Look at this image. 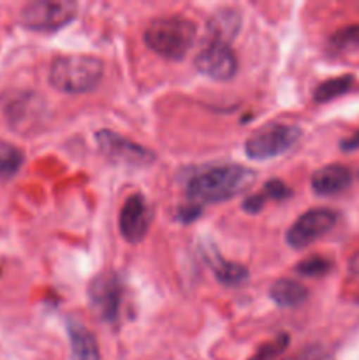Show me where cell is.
I'll list each match as a JSON object with an SVG mask.
<instances>
[{
  "mask_svg": "<svg viewBox=\"0 0 359 360\" xmlns=\"http://www.w3.org/2000/svg\"><path fill=\"white\" fill-rule=\"evenodd\" d=\"M25 160L23 151L14 144L0 141V181L14 178Z\"/></svg>",
  "mask_w": 359,
  "mask_h": 360,
  "instance_id": "2e32d148",
  "label": "cell"
},
{
  "mask_svg": "<svg viewBox=\"0 0 359 360\" xmlns=\"http://www.w3.org/2000/svg\"><path fill=\"white\" fill-rule=\"evenodd\" d=\"M287 343H289V338L284 334V336L277 338V340L271 341V343H266L264 347H260L259 352H257V354L250 360H271L273 357H277V355L287 347Z\"/></svg>",
  "mask_w": 359,
  "mask_h": 360,
  "instance_id": "ffe728a7",
  "label": "cell"
},
{
  "mask_svg": "<svg viewBox=\"0 0 359 360\" xmlns=\"http://www.w3.org/2000/svg\"><path fill=\"white\" fill-rule=\"evenodd\" d=\"M104 76V63L92 55H60L49 67V83L62 94L81 95L95 90Z\"/></svg>",
  "mask_w": 359,
  "mask_h": 360,
  "instance_id": "7a4b0ae2",
  "label": "cell"
},
{
  "mask_svg": "<svg viewBox=\"0 0 359 360\" xmlns=\"http://www.w3.org/2000/svg\"><path fill=\"white\" fill-rule=\"evenodd\" d=\"M196 25L183 16L155 18L144 30L148 48L165 60H182L192 49Z\"/></svg>",
  "mask_w": 359,
  "mask_h": 360,
  "instance_id": "3957f363",
  "label": "cell"
},
{
  "mask_svg": "<svg viewBox=\"0 0 359 360\" xmlns=\"http://www.w3.org/2000/svg\"><path fill=\"white\" fill-rule=\"evenodd\" d=\"M67 333L70 343V360H101L97 340L83 323L69 320Z\"/></svg>",
  "mask_w": 359,
  "mask_h": 360,
  "instance_id": "4fadbf2b",
  "label": "cell"
},
{
  "mask_svg": "<svg viewBox=\"0 0 359 360\" xmlns=\"http://www.w3.org/2000/svg\"><path fill=\"white\" fill-rule=\"evenodd\" d=\"M95 141L106 158L118 165H127V167H146L153 164L155 153L113 130H99L95 134Z\"/></svg>",
  "mask_w": 359,
  "mask_h": 360,
  "instance_id": "52a82bcc",
  "label": "cell"
},
{
  "mask_svg": "<svg viewBox=\"0 0 359 360\" xmlns=\"http://www.w3.org/2000/svg\"><path fill=\"white\" fill-rule=\"evenodd\" d=\"M256 179V172L243 165H220L194 174L187 183L192 204H213L239 195Z\"/></svg>",
  "mask_w": 359,
  "mask_h": 360,
  "instance_id": "6da1fadb",
  "label": "cell"
},
{
  "mask_svg": "<svg viewBox=\"0 0 359 360\" xmlns=\"http://www.w3.org/2000/svg\"><path fill=\"white\" fill-rule=\"evenodd\" d=\"M331 269V262L324 257H310V259L301 260L296 266V271L303 276H322Z\"/></svg>",
  "mask_w": 359,
  "mask_h": 360,
  "instance_id": "d6986e66",
  "label": "cell"
},
{
  "mask_svg": "<svg viewBox=\"0 0 359 360\" xmlns=\"http://www.w3.org/2000/svg\"><path fill=\"white\" fill-rule=\"evenodd\" d=\"M351 169L341 164H329L317 169L312 176V188L317 195H336L351 186Z\"/></svg>",
  "mask_w": 359,
  "mask_h": 360,
  "instance_id": "8fae6325",
  "label": "cell"
},
{
  "mask_svg": "<svg viewBox=\"0 0 359 360\" xmlns=\"http://www.w3.org/2000/svg\"><path fill=\"white\" fill-rule=\"evenodd\" d=\"M338 214L327 207H317L303 213L287 231V245L301 250L326 236L334 227Z\"/></svg>",
  "mask_w": 359,
  "mask_h": 360,
  "instance_id": "ba28073f",
  "label": "cell"
},
{
  "mask_svg": "<svg viewBox=\"0 0 359 360\" xmlns=\"http://www.w3.org/2000/svg\"><path fill=\"white\" fill-rule=\"evenodd\" d=\"M194 65L203 76L210 79L229 81L236 76L238 58L229 44L206 42L204 48L197 53Z\"/></svg>",
  "mask_w": 359,
  "mask_h": 360,
  "instance_id": "9c48e42d",
  "label": "cell"
},
{
  "mask_svg": "<svg viewBox=\"0 0 359 360\" xmlns=\"http://www.w3.org/2000/svg\"><path fill=\"white\" fill-rule=\"evenodd\" d=\"M241 25L239 13L234 9H222L215 13L206 23V42H218V44H229L236 37Z\"/></svg>",
  "mask_w": 359,
  "mask_h": 360,
  "instance_id": "5bb4252c",
  "label": "cell"
},
{
  "mask_svg": "<svg viewBox=\"0 0 359 360\" xmlns=\"http://www.w3.org/2000/svg\"><path fill=\"white\" fill-rule=\"evenodd\" d=\"M260 192L266 195V199H275V200L287 199V197L292 193L291 188H287L285 183L278 181V179H271V181H267L266 186H264Z\"/></svg>",
  "mask_w": 359,
  "mask_h": 360,
  "instance_id": "44dd1931",
  "label": "cell"
},
{
  "mask_svg": "<svg viewBox=\"0 0 359 360\" xmlns=\"http://www.w3.org/2000/svg\"><path fill=\"white\" fill-rule=\"evenodd\" d=\"M122 281L113 271L97 274L88 285V304L97 319L106 323H115L122 308Z\"/></svg>",
  "mask_w": 359,
  "mask_h": 360,
  "instance_id": "8992f818",
  "label": "cell"
},
{
  "mask_svg": "<svg viewBox=\"0 0 359 360\" xmlns=\"http://www.w3.org/2000/svg\"><path fill=\"white\" fill-rule=\"evenodd\" d=\"M270 297L280 308H296L308 297V290L292 280H277L270 288Z\"/></svg>",
  "mask_w": 359,
  "mask_h": 360,
  "instance_id": "9a60e30c",
  "label": "cell"
},
{
  "mask_svg": "<svg viewBox=\"0 0 359 360\" xmlns=\"http://www.w3.org/2000/svg\"><path fill=\"white\" fill-rule=\"evenodd\" d=\"M352 76H340V77H333V79H327L324 83H320L317 86L315 94H313V98L315 102H329L333 98L340 97L344 95L345 91L351 90L352 86Z\"/></svg>",
  "mask_w": 359,
  "mask_h": 360,
  "instance_id": "e0dca14e",
  "label": "cell"
},
{
  "mask_svg": "<svg viewBox=\"0 0 359 360\" xmlns=\"http://www.w3.org/2000/svg\"><path fill=\"white\" fill-rule=\"evenodd\" d=\"M201 252H203L204 260L211 267V271H213L215 276H217V280L220 283L229 285V287H236V285H241L248 278V271L245 267L225 260L210 241H204Z\"/></svg>",
  "mask_w": 359,
  "mask_h": 360,
  "instance_id": "7c38bea8",
  "label": "cell"
},
{
  "mask_svg": "<svg viewBox=\"0 0 359 360\" xmlns=\"http://www.w3.org/2000/svg\"><path fill=\"white\" fill-rule=\"evenodd\" d=\"M329 44L333 46L336 51H352V49L359 48V25H351L331 37Z\"/></svg>",
  "mask_w": 359,
  "mask_h": 360,
  "instance_id": "ac0fdd59",
  "label": "cell"
},
{
  "mask_svg": "<svg viewBox=\"0 0 359 360\" xmlns=\"http://www.w3.org/2000/svg\"><path fill=\"white\" fill-rule=\"evenodd\" d=\"M77 4L70 0H35L21 9V25L28 30L53 32L76 18Z\"/></svg>",
  "mask_w": 359,
  "mask_h": 360,
  "instance_id": "5b68a950",
  "label": "cell"
},
{
  "mask_svg": "<svg viewBox=\"0 0 359 360\" xmlns=\"http://www.w3.org/2000/svg\"><path fill=\"white\" fill-rule=\"evenodd\" d=\"M151 224V211L141 193H134L120 211V232L129 243L143 241Z\"/></svg>",
  "mask_w": 359,
  "mask_h": 360,
  "instance_id": "30bf717a",
  "label": "cell"
},
{
  "mask_svg": "<svg viewBox=\"0 0 359 360\" xmlns=\"http://www.w3.org/2000/svg\"><path fill=\"white\" fill-rule=\"evenodd\" d=\"M301 137V129L287 123H270L260 127L245 143L246 157L252 160H267L287 153Z\"/></svg>",
  "mask_w": 359,
  "mask_h": 360,
  "instance_id": "277c9868",
  "label": "cell"
},
{
  "mask_svg": "<svg viewBox=\"0 0 359 360\" xmlns=\"http://www.w3.org/2000/svg\"><path fill=\"white\" fill-rule=\"evenodd\" d=\"M341 148H344L345 151L359 150V132L354 134L352 137H348V139H345L344 143H341Z\"/></svg>",
  "mask_w": 359,
  "mask_h": 360,
  "instance_id": "7402d4cb",
  "label": "cell"
}]
</instances>
